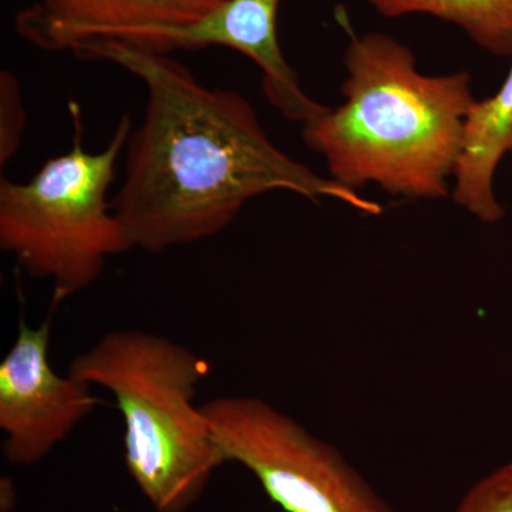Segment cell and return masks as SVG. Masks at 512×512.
Wrapping results in <instances>:
<instances>
[{
  "instance_id": "obj_7",
  "label": "cell",
  "mask_w": 512,
  "mask_h": 512,
  "mask_svg": "<svg viewBox=\"0 0 512 512\" xmlns=\"http://www.w3.org/2000/svg\"><path fill=\"white\" fill-rule=\"evenodd\" d=\"M279 5L281 0H222L191 25L144 30L128 43L161 53L210 46L237 50L261 69L269 103L286 120L303 126L328 106L303 90L298 74L282 53L276 29Z\"/></svg>"
},
{
  "instance_id": "obj_5",
  "label": "cell",
  "mask_w": 512,
  "mask_h": 512,
  "mask_svg": "<svg viewBox=\"0 0 512 512\" xmlns=\"http://www.w3.org/2000/svg\"><path fill=\"white\" fill-rule=\"evenodd\" d=\"M225 464L247 468L286 512H394L338 448L254 396L202 404Z\"/></svg>"
},
{
  "instance_id": "obj_9",
  "label": "cell",
  "mask_w": 512,
  "mask_h": 512,
  "mask_svg": "<svg viewBox=\"0 0 512 512\" xmlns=\"http://www.w3.org/2000/svg\"><path fill=\"white\" fill-rule=\"evenodd\" d=\"M512 153V66L498 92L474 104L464 131L463 151L451 187L457 205L485 224L503 218L494 175Z\"/></svg>"
},
{
  "instance_id": "obj_1",
  "label": "cell",
  "mask_w": 512,
  "mask_h": 512,
  "mask_svg": "<svg viewBox=\"0 0 512 512\" xmlns=\"http://www.w3.org/2000/svg\"><path fill=\"white\" fill-rule=\"evenodd\" d=\"M73 55L117 64L146 86L143 120L128 137L126 173L111 200L134 249L158 254L215 237L272 191L382 214L376 201L284 153L242 94L205 86L168 53L104 39Z\"/></svg>"
},
{
  "instance_id": "obj_11",
  "label": "cell",
  "mask_w": 512,
  "mask_h": 512,
  "mask_svg": "<svg viewBox=\"0 0 512 512\" xmlns=\"http://www.w3.org/2000/svg\"><path fill=\"white\" fill-rule=\"evenodd\" d=\"M26 116L18 77L9 70L0 73V168H5L22 146Z\"/></svg>"
},
{
  "instance_id": "obj_2",
  "label": "cell",
  "mask_w": 512,
  "mask_h": 512,
  "mask_svg": "<svg viewBox=\"0 0 512 512\" xmlns=\"http://www.w3.org/2000/svg\"><path fill=\"white\" fill-rule=\"evenodd\" d=\"M343 103L302 126L336 183L376 184L410 200L451 194L468 114L477 103L466 72L430 76L409 46L386 33L350 35Z\"/></svg>"
},
{
  "instance_id": "obj_3",
  "label": "cell",
  "mask_w": 512,
  "mask_h": 512,
  "mask_svg": "<svg viewBox=\"0 0 512 512\" xmlns=\"http://www.w3.org/2000/svg\"><path fill=\"white\" fill-rule=\"evenodd\" d=\"M69 375L113 394L124 421V460L156 512H187L224 466L202 406V357L138 329L111 330L74 357Z\"/></svg>"
},
{
  "instance_id": "obj_6",
  "label": "cell",
  "mask_w": 512,
  "mask_h": 512,
  "mask_svg": "<svg viewBox=\"0 0 512 512\" xmlns=\"http://www.w3.org/2000/svg\"><path fill=\"white\" fill-rule=\"evenodd\" d=\"M53 315L40 325L20 320L0 362V429L3 454L16 466L43 460L97 406L90 384L59 375L49 359Z\"/></svg>"
},
{
  "instance_id": "obj_4",
  "label": "cell",
  "mask_w": 512,
  "mask_h": 512,
  "mask_svg": "<svg viewBox=\"0 0 512 512\" xmlns=\"http://www.w3.org/2000/svg\"><path fill=\"white\" fill-rule=\"evenodd\" d=\"M72 147L25 183L0 180V248L30 278L50 281L53 303L84 291L111 256L133 248L107 200L133 130L124 114L99 153L83 147L82 116L70 103Z\"/></svg>"
},
{
  "instance_id": "obj_12",
  "label": "cell",
  "mask_w": 512,
  "mask_h": 512,
  "mask_svg": "<svg viewBox=\"0 0 512 512\" xmlns=\"http://www.w3.org/2000/svg\"><path fill=\"white\" fill-rule=\"evenodd\" d=\"M454 512H512V463L477 481Z\"/></svg>"
},
{
  "instance_id": "obj_10",
  "label": "cell",
  "mask_w": 512,
  "mask_h": 512,
  "mask_svg": "<svg viewBox=\"0 0 512 512\" xmlns=\"http://www.w3.org/2000/svg\"><path fill=\"white\" fill-rule=\"evenodd\" d=\"M386 18L429 15L453 23L481 49L512 57V0H366Z\"/></svg>"
},
{
  "instance_id": "obj_8",
  "label": "cell",
  "mask_w": 512,
  "mask_h": 512,
  "mask_svg": "<svg viewBox=\"0 0 512 512\" xmlns=\"http://www.w3.org/2000/svg\"><path fill=\"white\" fill-rule=\"evenodd\" d=\"M222 0H37L20 10L16 33L46 52H74L96 40L130 42L144 30L191 25Z\"/></svg>"
}]
</instances>
